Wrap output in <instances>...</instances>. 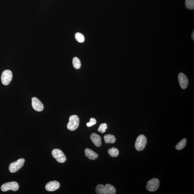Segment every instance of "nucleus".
<instances>
[{"mask_svg":"<svg viewBox=\"0 0 194 194\" xmlns=\"http://www.w3.org/2000/svg\"><path fill=\"white\" fill-rule=\"evenodd\" d=\"M160 181L158 179L154 178L151 179L147 182L146 188L150 192H154L159 188Z\"/></svg>","mask_w":194,"mask_h":194,"instance_id":"nucleus-7","label":"nucleus"},{"mask_svg":"<svg viewBox=\"0 0 194 194\" xmlns=\"http://www.w3.org/2000/svg\"><path fill=\"white\" fill-rule=\"evenodd\" d=\"M85 156L89 159L95 160L98 158V155L93 151L89 149H86L85 151Z\"/></svg>","mask_w":194,"mask_h":194,"instance_id":"nucleus-13","label":"nucleus"},{"mask_svg":"<svg viewBox=\"0 0 194 194\" xmlns=\"http://www.w3.org/2000/svg\"><path fill=\"white\" fill-rule=\"evenodd\" d=\"M107 128V126L106 123H102L100 125L98 131L102 133H103L106 131V129Z\"/></svg>","mask_w":194,"mask_h":194,"instance_id":"nucleus-20","label":"nucleus"},{"mask_svg":"<svg viewBox=\"0 0 194 194\" xmlns=\"http://www.w3.org/2000/svg\"><path fill=\"white\" fill-rule=\"evenodd\" d=\"M12 78V72L9 70L3 71L1 77V82L4 85H7L10 83Z\"/></svg>","mask_w":194,"mask_h":194,"instance_id":"nucleus-8","label":"nucleus"},{"mask_svg":"<svg viewBox=\"0 0 194 194\" xmlns=\"http://www.w3.org/2000/svg\"><path fill=\"white\" fill-rule=\"evenodd\" d=\"M185 7L189 9H194V0H185Z\"/></svg>","mask_w":194,"mask_h":194,"instance_id":"nucleus-18","label":"nucleus"},{"mask_svg":"<svg viewBox=\"0 0 194 194\" xmlns=\"http://www.w3.org/2000/svg\"><path fill=\"white\" fill-rule=\"evenodd\" d=\"M108 153L112 157H117L118 156L119 151L118 149L115 147H112L109 149Z\"/></svg>","mask_w":194,"mask_h":194,"instance_id":"nucleus-15","label":"nucleus"},{"mask_svg":"<svg viewBox=\"0 0 194 194\" xmlns=\"http://www.w3.org/2000/svg\"><path fill=\"white\" fill-rule=\"evenodd\" d=\"M191 37L192 38V39L193 40V41H194V31L192 32V35H191Z\"/></svg>","mask_w":194,"mask_h":194,"instance_id":"nucleus-22","label":"nucleus"},{"mask_svg":"<svg viewBox=\"0 0 194 194\" xmlns=\"http://www.w3.org/2000/svg\"><path fill=\"white\" fill-rule=\"evenodd\" d=\"M178 78L181 87L183 89H186L188 85V80L187 76L184 73H180L178 76Z\"/></svg>","mask_w":194,"mask_h":194,"instance_id":"nucleus-10","label":"nucleus"},{"mask_svg":"<svg viewBox=\"0 0 194 194\" xmlns=\"http://www.w3.org/2000/svg\"><path fill=\"white\" fill-rule=\"evenodd\" d=\"M75 38L78 42L83 43L85 41L84 37L81 33H76L75 35Z\"/></svg>","mask_w":194,"mask_h":194,"instance_id":"nucleus-19","label":"nucleus"},{"mask_svg":"<svg viewBox=\"0 0 194 194\" xmlns=\"http://www.w3.org/2000/svg\"><path fill=\"white\" fill-rule=\"evenodd\" d=\"M96 123H97V121H96L95 119L92 118L90 119L89 122L87 123L86 125H87L88 127H90V126L95 124Z\"/></svg>","mask_w":194,"mask_h":194,"instance_id":"nucleus-21","label":"nucleus"},{"mask_svg":"<svg viewBox=\"0 0 194 194\" xmlns=\"http://www.w3.org/2000/svg\"><path fill=\"white\" fill-rule=\"evenodd\" d=\"M96 191L98 194H115L116 190L113 186L110 184H106L104 186L99 184L96 188Z\"/></svg>","mask_w":194,"mask_h":194,"instance_id":"nucleus-1","label":"nucleus"},{"mask_svg":"<svg viewBox=\"0 0 194 194\" xmlns=\"http://www.w3.org/2000/svg\"><path fill=\"white\" fill-rule=\"evenodd\" d=\"M90 139L94 145L97 147H100L102 145V141L100 136L95 133H93L91 134Z\"/></svg>","mask_w":194,"mask_h":194,"instance_id":"nucleus-12","label":"nucleus"},{"mask_svg":"<svg viewBox=\"0 0 194 194\" xmlns=\"http://www.w3.org/2000/svg\"><path fill=\"white\" fill-rule=\"evenodd\" d=\"M104 139L107 144H114L116 141V138L115 136L110 134H107L104 136Z\"/></svg>","mask_w":194,"mask_h":194,"instance_id":"nucleus-14","label":"nucleus"},{"mask_svg":"<svg viewBox=\"0 0 194 194\" xmlns=\"http://www.w3.org/2000/svg\"><path fill=\"white\" fill-rule=\"evenodd\" d=\"M187 144V139H184L177 144L176 146V149L177 150H181L185 147Z\"/></svg>","mask_w":194,"mask_h":194,"instance_id":"nucleus-16","label":"nucleus"},{"mask_svg":"<svg viewBox=\"0 0 194 194\" xmlns=\"http://www.w3.org/2000/svg\"><path fill=\"white\" fill-rule=\"evenodd\" d=\"M52 155L58 162L60 163H65L66 158L61 150L58 149H54L52 151Z\"/></svg>","mask_w":194,"mask_h":194,"instance_id":"nucleus-6","label":"nucleus"},{"mask_svg":"<svg viewBox=\"0 0 194 194\" xmlns=\"http://www.w3.org/2000/svg\"><path fill=\"white\" fill-rule=\"evenodd\" d=\"M60 183L57 181H50L46 184L45 189L48 191H54L58 190L60 187Z\"/></svg>","mask_w":194,"mask_h":194,"instance_id":"nucleus-11","label":"nucleus"},{"mask_svg":"<svg viewBox=\"0 0 194 194\" xmlns=\"http://www.w3.org/2000/svg\"><path fill=\"white\" fill-rule=\"evenodd\" d=\"M25 161L24 158H21L11 163L9 167V171L11 173L17 172L23 166Z\"/></svg>","mask_w":194,"mask_h":194,"instance_id":"nucleus-3","label":"nucleus"},{"mask_svg":"<svg viewBox=\"0 0 194 194\" xmlns=\"http://www.w3.org/2000/svg\"><path fill=\"white\" fill-rule=\"evenodd\" d=\"M32 105L33 109L37 112H41L44 109V105L36 97L32 98Z\"/></svg>","mask_w":194,"mask_h":194,"instance_id":"nucleus-9","label":"nucleus"},{"mask_svg":"<svg viewBox=\"0 0 194 194\" xmlns=\"http://www.w3.org/2000/svg\"><path fill=\"white\" fill-rule=\"evenodd\" d=\"M73 65L74 67L76 69H79L81 66V63L80 60L77 57L74 58L72 61Z\"/></svg>","mask_w":194,"mask_h":194,"instance_id":"nucleus-17","label":"nucleus"},{"mask_svg":"<svg viewBox=\"0 0 194 194\" xmlns=\"http://www.w3.org/2000/svg\"><path fill=\"white\" fill-rule=\"evenodd\" d=\"M19 188V186L17 182H11L3 184L1 187V190L4 192L9 190L16 191L18 190Z\"/></svg>","mask_w":194,"mask_h":194,"instance_id":"nucleus-5","label":"nucleus"},{"mask_svg":"<svg viewBox=\"0 0 194 194\" xmlns=\"http://www.w3.org/2000/svg\"><path fill=\"white\" fill-rule=\"evenodd\" d=\"M79 118L76 115H72L69 118V121L67 124V127L70 131L76 130L79 126Z\"/></svg>","mask_w":194,"mask_h":194,"instance_id":"nucleus-2","label":"nucleus"},{"mask_svg":"<svg viewBox=\"0 0 194 194\" xmlns=\"http://www.w3.org/2000/svg\"><path fill=\"white\" fill-rule=\"evenodd\" d=\"M147 143L146 138L143 134H141L136 139L135 144L136 149L138 151L143 150L145 148Z\"/></svg>","mask_w":194,"mask_h":194,"instance_id":"nucleus-4","label":"nucleus"}]
</instances>
